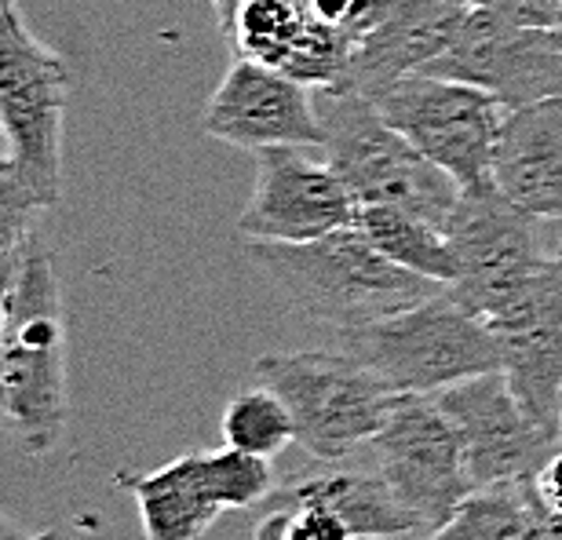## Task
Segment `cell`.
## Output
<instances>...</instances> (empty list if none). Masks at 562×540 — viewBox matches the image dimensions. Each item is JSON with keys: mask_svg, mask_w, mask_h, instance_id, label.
<instances>
[{"mask_svg": "<svg viewBox=\"0 0 562 540\" xmlns=\"http://www.w3.org/2000/svg\"><path fill=\"white\" fill-rule=\"evenodd\" d=\"M249 260L289 307L307 314L311 322L333 325L336 333L391 318L446 289L387 260L355 223L300 245L249 241Z\"/></svg>", "mask_w": 562, "mask_h": 540, "instance_id": "1", "label": "cell"}, {"mask_svg": "<svg viewBox=\"0 0 562 540\" xmlns=\"http://www.w3.org/2000/svg\"><path fill=\"white\" fill-rule=\"evenodd\" d=\"M4 431L33 457H48L66 431V318L52 249L33 234L11 281L8 329L0 340Z\"/></svg>", "mask_w": 562, "mask_h": 540, "instance_id": "2", "label": "cell"}, {"mask_svg": "<svg viewBox=\"0 0 562 540\" xmlns=\"http://www.w3.org/2000/svg\"><path fill=\"white\" fill-rule=\"evenodd\" d=\"M325 125L322 154L351 190L355 205H391L446 230L460 205V183L424 157L355 88H314Z\"/></svg>", "mask_w": 562, "mask_h": 540, "instance_id": "3", "label": "cell"}, {"mask_svg": "<svg viewBox=\"0 0 562 540\" xmlns=\"http://www.w3.org/2000/svg\"><path fill=\"white\" fill-rule=\"evenodd\" d=\"M252 376L281 395L296 420V442L322 464L369 449L398 402V391L344 347L267 351L256 358Z\"/></svg>", "mask_w": 562, "mask_h": 540, "instance_id": "4", "label": "cell"}, {"mask_svg": "<svg viewBox=\"0 0 562 540\" xmlns=\"http://www.w3.org/2000/svg\"><path fill=\"white\" fill-rule=\"evenodd\" d=\"M340 347L398 395H438L460 380L501 373L504 365L490 325L468 314L446 289L391 318L340 329Z\"/></svg>", "mask_w": 562, "mask_h": 540, "instance_id": "5", "label": "cell"}, {"mask_svg": "<svg viewBox=\"0 0 562 540\" xmlns=\"http://www.w3.org/2000/svg\"><path fill=\"white\" fill-rule=\"evenodd\" d=\"M544 223L548 220L530 216L493 183L464 190L446 227L457 256V278L446 292L482 322L519 307L555 278Z\"/></svg>", "mask_w": 562, "mask_h": 540, "instance_id": "6", "label": "cell"}, {"mask_svg": "<svg viewBox=\"0 0 562 540\" xmlns=\"http://www.w3.org/2000/svg\"><path fill=\"white\" fill-rule=\"evenodd\" d=\"M70 88V63L33 37L19 11L0 15V128L11 176L48 209L59 205L63 194V121Z\"/></svg>", "mask_w": 562, "mask_h": 540, "instance_id": "7", "label": "cell"}, {"mask_svg": "<svg viewBox=\"0 0 562 540\" xmlns=\"http://www.w3.org/2000/svg\"><path fill=\"white\" fill-rule=\"evenodd\" d=\"M369 99L424 157L453 176L460 190L493 183V157L512 114L497 95L420 70L384 85Z\"/></svg>", "mask_w": 562, "mask_h": 540, "instance_id": "8", "label": "cell"}, {"mask_svg": "<svg viewBox=\"0 0 562 540\" xmlns=\"http://www.w3.org/2000/svg\"><path fill=\"white\" fill-rule=\"evenodd\" d=\"M117 486L136 500L146 540H201L223 511L260 504L274 490L267 457L241 449L183 453L146 475H117Z\"/></svg>", "mask_w": 562, "mask_h": 540, "instance_id": "9", "label": "cell"}, {"mask_svg": "<svg viewBox=\"0 0 562 540\" xmlns=\"http://www.w3.org/2000/svg\"><path fill=\"white\" fill-rule=\"evenodd\" d=\"M369 453L376 475L427 530L442 526L475 493L464 438L435 395H398Z\"/></svg>", "mask_w": 562, "mask_h": 540, "instance_id": "10", "label": "cell"}, {"mask_svg": "<svg viewBox=\"0 0 562 540\" xmlns=\"http://www.w3.org/2000/svg\"><path fill=\"white\" fill-rule=\"evenodd\" d=\"M424 74L475 85L508 110H519L537 99L562 95V37L519 26L493 8L475 4L457 41Z\"/></svg>", "mask_w": 562, "mask_h": 540, "instance_id": "11", "label": "cell"}, {"mask_svg": "<svg viewBox=\"0 0 562 540\" xmlns=\"http://www.w3.org/2000/svg\"><path fill=\"white\" fill-rule=\"evenodd\" d=\"M438 405L464 438L468 475L475 490L526 486L562 446L522 409L504 373H482L438 391Z\"/></svg>", "mask_w": 562, "mask_h": 540, "instance_id": "12", "label": "cell"}, {"mask_svg": "<svg viewBox=\"0 0 562 540\" xmlns=\"http://www.w3.org/2000/svg\"><path fill=\"white\" fill-rule=\"evenodd\" d=\"M355 198L329 157H311L307 146L256 150L252 198L238 220L245 241L300 245L325 238L355 220Z\"/></svg>", "mask_w": 562, "mask_h": 540, "instance_id": "13", "label": "cell"}, {"mask_svg": "<svg viewBox=\"0 0 562 540\" xmlns=\"http://www.w3.org/2000/svg\"><path fill=\"white\" fill-rule=\"evenodd\" d=\"M201 132L238 150L267 146H325L314 88L289 77L278 66L234 59L201 114Z\"/></svg>", "mask_w": 562, "mask_h": 540, "instance_id": "14", "label": "cell"}, {"mask_svg": "<svg viewBox=\"0 0 562 540\" xmlns=\"http://www.w3.org/2000/svg\"><path fill=\"white\" fill-rule=\"evenodd\" d=\"M501 344V373L508 376L515 398L559 438V405H562V285L559 278L537 289L519 307L504 311L486 322ZM562 442V438H559Z\"/></svg>", "mask_w": 562, "mask_h": 540, "instance_id": "15", "label": "cell"}, {"mask_svg": "<svg viewBox=\"0 0 562 540\" xmlns=\"http://www.w3.org/2000/svg\"><path fill=\"white\" fill-rule=\"evenodd\" d=\"M475 4L479 0H387L380 22L358 44L344 88L373 95L398 77L427 70L457 41Z\"/></svg>", "mask_w": 562, "mask_h": 540, "instance_id": "16", "label": "cell"}, {"mask_svg": "<svg viewBox=\"0 0 562 540\" xmlns=\"http://www.w3.org/2000/svg\"><path fill=\"white\" fill-rule=\"evenodd\" d=\"M493 187L530 216L562 223V95L512 110L493 157Z\"/></svg>", "mask_w": 562, "mask_h": 540, "instance_id": "17", "label": "cell"}, {"mask_svg": "<svg viewBox=\"0 0 562 540\" xmlns=\"http://www.w3.org/2000/svg\"><path fill=\"white\" fill-rule=\"evenodd\" d=\"M289 497H307L318 504H329L333 511L344 515L355 537H409L427 533V526L402 508L387 482L369 471H344L340 464H322L314 471H303L285 486Z\"/></svg>", "mask_w": 562, "mask_h": 540, "instance_id": "18", "label": "cell"}, {"mask_svg": "<svg viewBox=\"0 0 562 540\" xmlns=\"http://www.w3.org/2000/svg\"><path fill=\"white\" fill-rule=\"evenodd\" d=\"M351 223L387 260L417 270V274L438 281V285H449L457 278L453 245H449L446 230L431 227L427 220L391 205H358Z\"/></svg>", "mask_w": 562, "mask_h": 540, "instance_id": "19", "label": "cell"}, {"mask_svg": "<svg viewBox=\"0 0 562 540\" xmlns=\"http://www.w3.org/2000/svg\"><path fill=\"white\" fill-rule=\"evenodd\" d=\"M307 26L311 15L303 0H241L223 33L234 44V55L285 70Z\"/></svg>", "mask_w": 562, "mask_h": 540, "instance_id": "20", "label": "cell"}, {"mask_svg": "<svg viewBox=\"0 0 562 540\" xmlns=\"http://www.w3.org/2000/svg\"><path fill=\"white\" fill-rule=\"evenodd\" d=\"M220 435L223 446L274 460L289 442H296V420H292L281 395L260 384L231 398V405L223 409Z\"/></svg>", "mask_w": 562, "mask_h": 540, "instance_id": "21", "label": "cell"}, {"mask_svg": "<svg viewBox=\"0 0 562 540\" xmlns=\"http://www.w3.org/2000/svg\"><path fill=\"white\" fill-rule=\"evenodd\" d=\"M420 540H530L522 486L475 490L442 526Z\"/></svg>", "mask_w": 562, "mask_h": 540, "instance_id": "22", "label": "cell"}, {"mask_svg": "<svg viewBox=\"0 0 562 540\" xmlns=\"http://www.w3.org/2000/svg\"><path fill=\"white\" fill-rule=\"evenodd\" d=\"M256 540H358V537L344 522V515L333 511L329 504L281 493L278 508L271 515H263L260 526H256Z\"/></svg>", "mask_w": 562, "mask_h": 540, "instance_id": "23", "label": "cell"}, {"mask_svg": "<svg viewBox=\"0 0 562 540\" xmlns=\"http://www.w3.org/2000/svg\"><path fill=\"white\" fill-rule=\"evenodd\" d=\"M48 209L33 190L22 183L19 176H11V168L0 176V278L15 274L22 263L41 212Z\"/></svg>", "mask_w": 562, "mask_h": 540, "instance_id": "24", "label": "cell"}, {"mask_svg": "<svg viewBox=\"0 0 562 540\" xmlns=\"http://www.w3.org/2000/svg\"><path fill=\"white\" fill-rule=\"evenodd\" d=\"M303 4H307L311 19H318L322 26L351 33V37L362 44L366 33L384 15L387 0H303Z\"/></svg>", "mask_w": 562, "mask_h": 540, "instance_id": "25", "label": "cell"}, {"mask_svg": "<svg viewBox=\"0 0 562 540\" xmlns=\"http://www.w3.org/2000/svg\"><path fill=\"white\" fill-rule=\"evenodd\" d=\"M482 8H493L497 15L519 22L530 30H548L562 37V0H479Z\"/></svg>", "mask_w": 562, "mask_h": 540, "instance_id": "26", "label": "cell"}, {"mask_svg": "<svg viewBox=\"0 0 562 540\" xmlns=\"http://www.w3.org/2000/svg\"><path fill=\"white\" fill-rule=\"evenodd\" d=\"M522 500H526V519H530V540H562V511L541 500L533 482L522 486Z\"/></svg>", "mask_w": 562, "mask_h": 540, "instance_id": "27", "label": "cell"}, {"mask_svg": "<svg viewBox=\"0 0 562 540\" xmlns=\"http://www.w3.org/2000/svg\"><path fill=\"white\" fill-rule=\"evenodd\" d=\"M533 490L541 493L544 504H552L555 511H562V446L548 457V464L537 471L533 479Z\"/></svg>", "mask_w": 562, "mask_h": 540, "instance_id": "28", "label": "cell"}, {"mask_svg": "<svg viewBox=\"0 0 562 540\" xmlns=\"http://www.w3.org/2000/svg\"><path fill=\"white\" fill-rule=\"evenodd\" d=\"M0 540H63L59 530H22L19 522H11L4 508H0Z\"/></svg>", "mask_w": 562, "mask_h": 540, "instance_id": "29", "label": "cell"}, {"mask_svg": "<svg viewBox=\"0 0 562 540\" xmlns=\"http://www.w3.org/2000/svg\"><path fill=\"white\" fill-rule=\"evenodd\" d=\"M552 270H555L559 285H562V238H559V245H555V249H552Z\"/></svg>", "mask_w": 562, "mask_h": 540, "instance_id": "30", "label": "cell"}, {"mask_svg": "<svg viewBox=\"0 0 562 540\" xmlns=\"http://www.w3.org/2000/svg\"><path fill=\"white\" fill-rule=\"evenodd\" d=\"M424 533H409V537H358V540H420Z\"/></svg>", "mask_w": 562, "mask_h": 540, "instance_id": "31", "label": "cell"}, {"mask_svg": "<svg viewBox=\"0 0 562 540\" xmlns=\"http://www.w3.org/2000/svg\"><path fill=\"white\" fill-rule=\"evenodd\" d=\"M0 161H8V139H4V128H0ZM11 165V161H8Z\"/></svg>", "mask_w": 562, "mask_h": 540, "instance_id": "32", "label": "cell"}, {"mask_svg": "<svg viewBox=\"0 0 562 540\" xmlns=\"http://www.w3.org/2000/svg\"><path fill=\"white\" fill-rule=\"evenodd\" d=\"M15 4H19V0H0V15H8V11H19Z\"/></svg>", "mask_w": 562, "mask_h": 540, "instance_id": "33", "label": "cell"}, {"mask_svg": "<svg viewBox=\"0 0 562 540\" xmlns=\"http://www.w3.org/2000/svg\"><path fill=\"white\" fill-rule=\"evenodd\" d=\"M8 168H11L8 161H0V176H4V172H8Z\"/></svg>", "mask_w": 562, "mask_h": 540, "instance_id": "34", "label": "cell"}, {"mask_svg": "<svg viewBox=\"0 0 562 540\" xmlns=\"http://www.w3.org/2000/svg\"><path fill=\"white\" fill-rule=\"evenodd\" d=\"M559 438H562V405H559Z\"/></svg>", "mask_w": 562, "mask_h": 540, "instance_id": "35", "label": "cell"}]
</instances>
